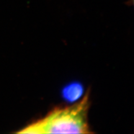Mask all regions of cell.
<instances>
[{"label": "cell", "mask_w": 134, "mask_h": 134, "mask_svg": "<svg viewBox=\"0 0 134 134\" xmlns=\"http://www.w3.org/2000/svg\"><path fill=\"white\" fill-rule=\"evenodd\" d=\"M83 93V85L78 82H73L64 86L62 91V96L65 101L72 103L81 98Z\"/></svg>", "instance_id": "2"}, {"label": "cell", "mask_w": 134, "mask_h": 134, "mask_svg": "<svg viewBox=\"0 0 134 134\" xmlns=\"http://www.w3.org/2000/svg\"><path fill=\"white\" fill-rule=\"evenodd\" d=\"M90 99L88 93L80 101L55 109L46 117L23 129V133H89L88 121Z\"/></svg>", "instance_id": "1"}, {"label": "cell", "mask_w": 134, "mask_h": 134, "mask_svg": "<svg viewBox=\"0 0 134 134\" xmlns=\"http://www.w3.org/2000/svg\"><path fill=\"white\" fill-rule=\"evenodd\" d=\"M132 3H133V5L134 6V0H132Z\"/></svg>", "instance_id": "3"}]
</instances>
